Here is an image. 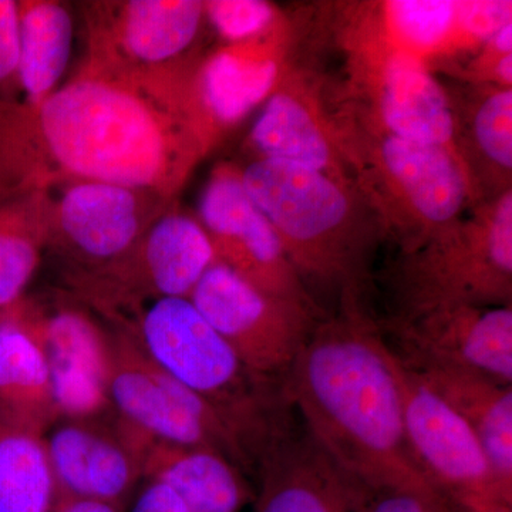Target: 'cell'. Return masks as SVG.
Listing matches in <instances>:
<instances>
[{"mask_svg": "<svg viewBox=\"0 0 512 512\" xmlns=\"http://www.w3.org/2000/svg\"><path fill=\"white\" fill-rule=\"evenodd\" d=\"M256 376L285 383L313 325L305 305L259 291L217 261L190 298Z\"/></svg>", "mask_w": 512, "mask_h": 512, "instance_id": "cell-8", "label": "cell"}, {"mask_svg": "<svg viewBox=\"0 0 512 512\" xmlns=\"http://www.w3.org/2000/svg\"><path fill=\"white\" fill-rule=\"evenodd\" d=\"M204 13L218 35L234 45L261 35L274 19V10L261 0H214L204 3Z\"/></svg>", "mask_w": 512, "mask_h": 512, "instance_id": "cell-27", "label": "cell"}, {"mask_svg": "<svg viewBox=\"0 0 512 512\" xmlns=\"http://www.w3.org/2000/svg\"><path fill=\"white\" fill-rule=\"evenodd\" d=\"M19 29L20 101L36 106L62 86L72 57V10L53 0H20Z\"/></svg>", "mask_w": 512, "mask_h": 512, "instance_id": "cell-21", "label": "cell"}, {"mask_svg": "<svg viewBox=\"0 0 512 512\" xmlns=\"http://www.w3.org/2000/svg\"><path fill=\"white\" fill-rule=\"evenodd\" d=\"M349 483L352 512H454L443 501L412 491L366 487L350 480Z\"/></svg>", "mask_w": 512, "mask_h": 512, "instance_id": "cell-29", "label": "cell"}, {"mask_svg": "<svg viewBox=\"0 0 512 512\" xmlns=\"http://www.w3.org/2000/svg\"><path fill=\"white\" fill-rule=\"evenodd\" d=\"M200 217L217 261L234 269L259 291L303 303L284 242L249 197L238 171L218 168L211 175L202 191Z\"/></svg>", "mask_w": 512, "mask_h": 512, "instance_id": "cell-12", "label": "cell"}, {"mask_svg": "<svg viewBox=\"0 0 512 512\" xmlns=\"http://www.w3.org/2000/svg\"><path fill=\"white\" fill-rule=\"evenodd\" d=\"M394 29L414 46L430 47L446 37L457 16L453 2L399 0L389 5Z\"/></svg>", "mask_w": 512, "mask_h": 512, "instance_id": "cell-26", "label": "cell"}, {"mask_svg": "<svg viewBox=\"0 0 512 512\" xmlns=\"http://www.w3.org/2000/svg\"><path fill=\"white\" fill-rule=\"evenodd\" d=\"M107 332L110 399L124 424L151 441L211 448L249 470L244 444L217 409L156 365L124 323H107Z\"/></svg>", "mask_w": 512, "mask_h": 512, "instance_id": "cell-4", "label": "cell"}, {"mask_svg": "<svg viewBox=\"0 0 512 512\" xmlns=\"http://www.w3.org/2000/svg\"><path fill=\"white\" fill-rule=\"evenodd\" d=\"M497 73L498 79L505 84H511L512 82V55L508 53V55H503L497 63Z\"/></svg>", "mask_w": 512, "mask_h": 512, "instance_id": "cell-36", "label": "cell"}, {"mask_svg": "<svg viewBox=\"0 0 512 512\" xmlns=\"http://www.w3.org/2000/svg\"><path fill=\"white\" fill-rule=\"evenodd\" d=\"M57 495L101 501L127 510L143 481L148 439L113 414L62 420L46 436Z\"/></svg>", "mask_w": 512, "mask_h": 512, "instance_id": "cell-10", "label": "cell"}, {"mask_svg": "<svg viewBox=\"0 0 512 512\" xmlns=\"http://www.w3.org/2000/svg\"><path fill=\"white\" fill-rule=\"evenodd\" d=\"M285 390L309 436L350 481L446 503L414 457L392 352L367 320L315 326Z\"/></svg>", "mask_w": 512, "mask_h": 512, "instance_id": "cell-2", "label": "cell"}, {"mask_svg": "<svg viewBox=\"0 0 512 512\" xmlns=\"http://www.w3.org/2000/svg\"><path fill=\"white\" fill-rule=\"evenodd\" d=\"M259 158L289 161L323 171L328 167V141L311 113L285 93L274 94L251 130Z\"/></svg>", "mask_w": 512, "mask_h": 512, "instance_id": "cell-25", "label": "cell"}, {"mask_svg": "<svg viewBox=\"0 0 512 512\" xmlns=\"http://www.w3.org/2000/svg\"><path fill=\"white\" fill-rule=\"evenodd\" d=\"M382 151L387 170L426 220L447 222L456 217L466 198V183L446 146L390 136Z\"/></svg>", "mask_w": 512, "mask_h": 512, "instance_id": "cell-22", "label": "cell"}, {"mask_svg": "<svg viewBox=\"0 0 512 512\" xmlns=\"http://www.w3.org/2000/svg\"><path fill=\"white\" fill-rule=\"evenodd\" d=\"M392 355L407 440L427 480L463 512H511L512 500L495 480L473 429Z\"/></svg>", "mask_w": 512, "mask_h": 512, "instance_id": "cell-7", "label": "cell"}, {"mask_svg": "<svg viewBox=\"0 0 512 512\" xmlns=\"http://www.w3.org/2000/svg\"><path fill=\"white\" fill-rule=\"evenodd\" d=\"M464 28L477 36H493L498 29L511 23L510 2H467L457 6Z\"/></svg>", "mask_w": 512, "mask_h": 512, "instance_id": "cell-32", "label": "cell"}, {"mask_svg": "<svg viewBox=\"0 0 512 512\" xmlns=\"http://www.w3.org/2000/svg\"><path fill=\"white\" fill-rule=\"evenodd\" d=\"M485 247L494 265L504 272L512 274V197L511 191L498 201L493 221L488 225L484 237Z\"/></svg>", "mask_w": 512, "mask_h": 512, "instance_id": "cell-31", "label": "cell"}, {"mask_svg": "<svg viewBox=\"0 0 512 512\" xmlns=\"http://www.w3.org/2000/svg\"><path fill=\"white\" fill-rule=\"evenodd\" d=\"M0 423L43 436L59 423L42 338V303L28 295L0 309Z\"/></svg>", "mask_w": 512, "mask_h": 512, "instance_id": "cell-16", "label": "cell"}, {"mask_svg": "<svg viewBox=\"0 0 512 512\" xmlns=\"http://www.w3.org/2000/svg\"><path fill=\"white\" fill-rule=\"evenodd\" d=\"M143 481L170 487L190 512H241L254 498L244 470L211 448L148 441Z\"/></svg>", "mask_w": 512, "mask_h": 512, "instance_id": "cell-18", "label": "cell"}, {"mask_svg": "<svg viewBox=\"0 0 512 512\" xmlns=\"http://www.w3.org/2000/svg\"><path fill=\"white\" fill-rule=\"evenodd\" d=\"M123 323L156 365L234 427L249 468L266 437L292 419L285 383L252 373L190 299H158Z\"/></svg>", "mask_w": 512, "mask_h": 512, "instance_id": "cell-3", "label": "cell"}, {"mask_svg": "<svg viewBox=\"0 0 512 512\" xmlns=\"http://www.w3.org/2000/svg\"><path fill=\"white\" fill-rule=\"evenodd\" d=\"M126 512H190L170 487L158 481H144Z\"/></svg>", "mask_w": 512, "mask_h": 512, "instance_id": "cell-33", "label": "cell"}, {"mask_svg": "<svg viewBox=\"0 0 512 512\" xmlns=\"http://www.w3.org/2000/svg\"><path fill=\"white\" fill-rule=\"evenodd\" d=\"M382 116L393 137L413 143L446 146L454 134L443 90L413 56L396 55L387 64Z\"/></svg>", "mask_w": 512, "mask_h": 512, "instance_id": "cell-20", "label": "cell"}, {"mask_svg": "<svg viewBox=\"0 0 512 512\" xmlns=\"http://www.w3.org/2000/svg\"><path fill=\"white\" fill-rule=\"evenodd\" d=\"M394 355L471 370L512 386V311L504 305H441L409 313L392 328Z\"/></svg>", "mask_w": 512, "mask_h": 512, "instance_id": "cell-11", "label": "cell"}, {"mask_svg": "<svg viewBox=\"0 0 512 512\" xmlns=\"http://www.w3.org/2000/svg\"><path fill=\"white\" fill-rule=\"evenodd\" d=\"M278 64L252 52L247 42L212 55L192 77L195 101L211 126H232L247 117L272 92Z\"/></svg>", "mask_w": 512, "mask_h": 512, "instance_id": "cell-19", "label": "cell"}, {"mask_svg": "<svg viewBox=\"0 0 512 512\" xmlns=\"http://www.w3.org/2000/svg\"><path fill=\"white\" fill-rule=\"evenodd\" d=\"M254 512H352L348 477L295 420L256 453Z\"/></svg>", "mask_w": 512, "mask_h": 512, "instance_id": "cell-15", "label": "cell"}, {"mask_svg": "<svg viewBox=\"0 0 512 512\" xmlns=\"http://www.w3.org/2000/svg\"><path fill=\"white\" fill-rule=\"evenodd\" d=\"M258 210L278 232L303 271L342 275L328 244L348 215V198L323 171L274 158H258L241 173Z\"/></svg>", "mask_w": 512, "mask_h": 512, "instance_id": "cell-9", "label": "cell"}, {"mask_svg": "<svg viewBox=\"0 0 512 512\" xmlns=\"http://www.w3.org/2000/svg\"><path fill=\"white\" fill-rule=\"evenodd\" d=\"M394 356L473 429L495 480L512 500V386L461 367Z\"/></svg>", "mask_w": 512, "mask_h": 512, "instance_id": "cell-17", "label": "cell"}, {"mask_svg": "<svg viewBox=\"0 0 512 512\" xmlns=\"http://www.w3.org/2000/svg\"><path fill=\"white\" fill-rule=\"evenodd\" d=\"M52 512H126L124 508L101 501L57 495Z\"/></svg>", "mask_w": 512, "mask_h": 512, "instance_id": "cell-34", "label": "cell"}, {"mask_svg": "<svg viewBox=\"0 0 512 512\" xmlns=\"http://www.w3.org/2000/svg\"><path fill=\"white\" fill-rule=\"evenodd\" d=\"M19 2L0 0V101L20 100Z\"/></svg>", "mask_w": 512, "mask_h": 512, "instance_id": "cell-30", "label": "cell"}, {"mask_svg": "<svg viewBox=\"0 0 512 512\" xmlns=\"http://www.w3.org/2000/svg\"><path fill=\"white\" fill-rule=\"evenodd\" d=\"M185 67L86 55L36 106L0 101V201L92 180L174 200L208 141Z\"/></svg>", "mask_w": 512, "mask_h": 512, "instance_id": "cell-1", "label": "cell"}, {"mask_svg": "<svg viewBox=\"0 0 512 512\" xmlns=\"http://www.w3.org/2000/svg\"><path fill=\"white\" fill-rule=\"evenodd\" d=\"M476 137L485 156L507 170L512 167V92L488 97L477 111Z\"/></svg>", "mask_w": 512, "mask_h": 512, "instance_id": "cell-28", "label": "cell"}, {"mask_svg": "<svg viewBox=\"0 0 512 512\" xmlns=\"http://www.w3.org/2000/svg\"><path fill=\"white\" fill-rule=\"evenodd\" d=\"M47 247V191L0 201V309L26 295Z\"/></svg>", "mask_w": 512, "mask_h": 512, "instance_id": "cell-23", "label": "cell"}, {"mask_svg": "<svg viewBox=\"0 0 512 512\" xmlns=\"http://www.w3.org/2000/svg\"><path fill=\"white\" fill-rule=\"evenodd\" d=\"M173 205L157 192L104 181L56 185L47 190V251L62 256L67 275L96 271L126 256Z\"/></svg>", "mask_w": 512, "mask_h": 512, "instance_id": "cell-6", "label": "cell"}, {"mask_svg": "<svg viewBox=\"0 0 512 512\" xmlns=\"http://www.w3.org/2000/svg\"><path fill=\"white\" fill-rule=\"evenodd\" d=\"M82 12L87 55L137 69L183 67L205 18L195 0L89 2Z\"/></svg>", "mask_w": 512, "mask_h": 512, "instance_id": "cell-13", "label": "cell"}, {"mask_svg": "<svg viewBox=\"0 0 512 512\" xmlns=\"http://www.w3.org/2000/svg\"><path fill=\"white\" fill-rule=\"evenodd\" d=\"M56 498L45 436L0 423V512H52Z\"/></svg>", "mask_w": 512, "mask_h": 512, "instance_id": "cell-24", "label": "cell"}, {"mask_svg": "<svg viewBox=\"0 0 512 512\" xmlns=\"http://www.w3.org/2000/svg\"><path fill=\"white\" fill-rule=\"evenodd\" d=\"M42 338L59 421L113 416L106 323L72 295L53 308L42 305Z\"/></svg>", "mask_w": 512, "mask_h": 512, "instance_id": "cell-14", "label": "cell"}, {"mask_svg": "<svg viewBox=\"0 0 512 512\" xmlns=\"http://www.w3.org/2000/svg\"><path fill=\"white\" fill-rule=\"evenodd\" d=\"M215 262L214 245L201 222L173 205L126 256L96 271L67 275V281L74 298L93 312L107 320H128L146 302L190 298Z\"/></svg>", "mask_w": 512, "mask_h": 512, "instance_id": "cell-5", "label": "cell"}, {"mask_svg": "<svg viewBox=\"0 0 512 512\" xmlns=\"http://www.w3.org/2000/svg\"><path fill=\"white\" fill-rule=\"evenodd\" d=\"M491 39H493L495 49H497L498 52L504 53V55H508V53H511V49H512V25H511V23H507V25H504L503 28L498 29L497 32H495L494 35L491 36Z\"/></svg>", "mask_w": 512, "mask_h": 512, "instance_id": "cell-35", "label": "cell"}]
</instances>
